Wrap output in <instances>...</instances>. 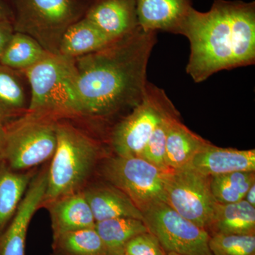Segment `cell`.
<instances>
[{
	"label": "cell",
	"instance_id": "cell-11",
	"mask_svg": "<svg viewBox=\"0 0 255 255\" xmlns=\"http://www.w3.org/2000/svg\"><path fill=\"white\" fill-rule=\"evenodd\" d=\"M48 169L33 175L9 226L0 235V255H26L28 226L42 206L46 194Z\"/></svg>",
	"mask_w": 255,
	"mask_h": 255
},
{
	"label": "cell",
	"instance_id": "cell-9",
	"mask_svg": "<svg viewBox=\"0 0 255 255\" xmlns=\"http://www.w3.org/2000/svg\"><path fill=\"white\" fill-rule=\"evenodd\" d=\"M142 215L149 232L158 239L167 253L213 255L206 230L183 217L165 203H155L142 211Z\"/></svg>",
	"mask_w": 255,
	"mask_h": 255
},
{
	"label": "cell",
	"instance_id": "cell-1",
	"mask_svg": "<svg viewBox=\"0 0 255 255\" xmlns=\"http://www.w3.org/2000/svg\"><path fill=\"white\" fill-rule=\"evenodd\" d=\"M157 32L139 26L103 49L75 58L80 117L105 119L130 112L143 97Z\"/></svg>",
	"mask_w": 255,
	"mask_h": 255
},
{
	"label": "cell",
	"instance_id": "cell-15",
	"mask_svg": "<svg viewBox=\"0 0 255 255\" xmlns=\"http://www.w3.org/2000/svg\"><path fill=\"white\" fill-rule=\"evenodd\" d=\"M45 206L49 211L53 236L95 227L96 221L83 191L55 199Z\"/></svg>",
	"mask_w": 255,
	"mask_h": 255
},
{
	"label": "cell",
	"instance_id": "cell-4",
	"mask_svg": "<svg viewBox=\"0 0 255 255\" xmlns=\"http://www.w3.org/2000/svg\"><path fill=\"white\" fill-rule=\"evenodd\" d=\"M57 145L42 206L83 190L101 154L99 142L73 126L57 123Z\"/></svg>",
	"mask_w": 255,
	"mask_h": 255
},
{
	"label": "cell",
	"instance_id": "cell-20",
	"mask_svg": "<svg viewBox=\"0 0 255 255\" xmlns=\"http://www.w3.org/2000/svg\"><path fill=\"white\" fill-rule=\"evenodd\" d=\"M95 229L104 245L107 255H122L126 245L137 235L148 229L142 220L119 218L96 222Z\"/></svg>",
	"mask_w": 255,
	"mask_h": 255
},
{
	"label": "cell",
	"instance_id": "cell-27",
	"mask_svg": "<svg viewBox=\"0 0 255 255\" xmlns=\"http://www.w3.org/2000/svg\"><path fill=\"white\" fill-rule=\"evenodd\" d=\"M209 247L213 255H255V235H213Z\"/></svg>",
	"mask_w": 255,
	"mask_h": 255
},
{
	"label": "cell",
	"instance_id": "cell-16",
	"mask_svg": "<svg viewBox=\"0 0 255 255\" xmlns=\"http://www.w3.org/2000/svg\"><path fill=\"white\" fill-rule=\"evenodd\" d=\"M82 191L96 222L119 218L143 220L142 211L120 189L110 184L92 186Z\"/></svg>",
	"mask_w": 255,
	"mask_h": 255
},
{
	"label": "cell",
	"instance_id": "cell-34",
	"mask_svg": "<svg viewBox=\"0 0 255 255\" xmlns=\"http://www.w3.org/2000/svg\"><path fill=\"white\" fill-rule=\"evenodd\" d=\"M122 255H128L125 254V253H124V254H122Z\"/></svg>",
	"mask_w": 255,
	"mask_h": 255
},
{
	"label": "cell",
	"instance_id": "cell-7",
	"mask_svg": "<svg viewBox=\"0 0 255 255\" xmlns=\"http://www.w3.org/2000/svg\"><path fill=\"white\" fill-rule=\"evenodd\" d=\"M139 157L115 155L101 167L108 184L120 189L140 211L164 199L166 172Z\"/></svg>",
	"mask_w": 255,
	"mask_h": 255
},
{
	"label": "cell",
	"instance_id": "cell-10",
	"mask_svg": "<svg viewBox=\"0 0 255 255\" xmlns=\"http://www.w3.org/2000/svg\"><path fill=\"white\" fill-rule=\"evenodd\" d=\"M210 179L189 167L167 171L164 203L183 217L207 229L216 203Z\"/></svg>",
	"mask_w": 255,
	"mask_h": 255
},
{
	"label": "cell",
	"instance_id": "cell-29",
	"mask_svg": "<svg viewBox=\"0 0 255 255\" xmlns=\"http://www.w3.org/2000/svg\"><path fill=\"white\" fill-rule=\"evenodd\" d=\"M14 33L12 21H0V57Z\"/></svg>",
	"mask_w": 255,
	"mask_h": 255
},
{
	"label": "cell",
	"instance_id": "cell-17",
	"mask_svg": "<svg viewBox=\"0 0 255 255\" xmlns=\"http://www.w3.org/2000/svg\"><path fill=\"white\" fill-rule=\"evenodd\" d=\"M181 122L179 117L169 127L165 147V164L168 170L185 168L194 157L211 144Z\"/></svg>",
	"mask_w": 255,
	"mask_h": 255
},
{
	"label": "cell",
	"instance_id": "cell-6",
	"mask_svg": "<svg viewBox=\"0 0 255 255\" xmlns=\"http://www.w3.org/2000/svg\"><path fill=\"white\" fill-rule=\"evenodd\" d=\"M178 112L164 90L148 81L140 103L112 128L110 142L116 155L139 157L159 124Z\"/></svg>",
	"mask_w": 255,
	"mask_h": 255
},
{
	"label": "cell",
	"instance_id": "cell-23",
	"mask_svg": "<svg viewBox=\"0 0 255 255\" xmlns=\"http://www.w3.org/2000/svg\"><path fill=\"white\" fill-rule=\"evenodd\" d=\"M50 255H107L105 245L94 228L53 236Z\"/></svg>",
	"mask_w": 255,
	"mask_h": 255
},
{
	"label": "cell",
	"instance_id": "cell-24",
	"mask_svg": "<svg viewBox=\"0 0 255 255\" xmlns=\"http://www.w3.org/2000/svg\"><path fill=\"white\" fill-rule=\"evenodd\" d=\"M255 183V171L231 172L210 179L215 200L223 204L244 200L247 191Z\"/></svg>",
	"mask_w": 255,
	"mask_h": 255
},
{
	"label": "cell",
	"instance_id": "cell-30",
	"mask_svg": "<svg viewBox=\"0 0 255 255\" xmlns=\"http://www.w3.org/2000/svg\"><path fill=\"white\" fill-rule=\"evenodd\" d=\"M13 11L4 0H0V21L10 20L12 21Z\"/></svg>",
	"mask_w": 255,
	"mask_h": 255
},
{
	"label": "cell",
	"instance_id": "cell-26",
	"mask_svg": "<svg viewBox=\"0 0 255 255\" xmlns=\"http://www.w3.org/2000/svg\"><path fill=\"white\" fill-rule=\"evenodd\" d=\"M179 117V113L172 114L163 119L152 132L139 157L162 171H169L165 164V147L171 123Z\"/></svg>",
	"mask_w": 255,
	"mask_h": 255
},
{
	"label": "cell",
	"instance_id": "cell-13",
	"mask_svg": "<svg viewBox=\"0 0 255 255\" xmlns=\"http://www.w3.org/2000/svg\"><path fill=\"white\" fill-rule=\"evenodd\" d=\"M137 21L146 31H162L180 35L192 9V0H135Z\"/></svg>",
	"mask_w": 255,
	"mask_h": 255
},
{
	"label": "cell",
	"instance_id": "cell-28",
	"mask_svg": "<svg viewBox=\"0 0 255 255\" xmlns=\"http://www.w3.org/2000/svg\"><path fill=\"white\" fill-rule=\"evenodd\" d=\"M124 253L128 255H167L158 239L149 231L132 238L126 245Z\"/></svg>",
	"mask_w": 255,
	"mask_h": 255
},
{
	"label": "cell",
	"instance_id": "cell-5",
	"mask_svg": "<svg viewBox=\"0 0 255 255\" xmlns=\"http://www.w3.org/2000/svg\"><path fill=\"white\" fill-rule=\"evenodd\" d=\"M90 0H12L15 32L36 40L48 53L59 54L64 33L85 16Z\"/></svg>",
	"mask_w": 255,
	"mask_h": 255
},
{
	"label": "cell",
	"instance_id": "cell-33",
	"mask_svg": "<svg viewBox=\"0 0 255 255\" xmlns=\"http://www.w3.org/2000/svg\"><path fill=\"white\" fill-rule=\"evenodd\" d=\"M167 255H180L176 254V253H167Z\"/></svg>",
	"mask_w": 255,
	"mask_h": 255
},
{
	"label": "cell",
	"instance_id": "cell-12",
	"mask_svg": "<svg viewBox=\"0 0 255 255\" xmlns=\"http://www.w3.org/2000/svg\"><path fill=\"white\" fill-rule=\"evenodd\" d=\"M84 17L114 41L139 27L135 0H90Z\"/></svg>",
	"mask_w": 255,
	"mask_h": 255
},
{
	"label": "cell",
	"instance_id": "cell-22",
	"mask_svg": "<svg viewBox=\"0 0 255 255\" xmlns=\"http://www.w3.org/2000/svg\"><path fill=\"white\" fill-rule=\"evenodd\" d=\"M49 53L31 36L14 31L0 57V64L22 73Z\"/></svg>",
	"mask_w": 255,
	"mask_h": 255
},
{
	"label": "cell",
	"instance_id": "cell-32",
	"mask_svg": "<svg viewBox=\"0 0 255 255\" xmlns=\"http://www.w3.org/2000/svg\"><path fill=\"white\" fill-rule=\"evenodd\" d=\"M244 200L255 207V183L247 191Z\"/></svg>",
	"mask_w": 255,
	"mask_h": 255
},
{
	"label": "cell",
	"instance_id": "cell-3",
	"mask_svg": "<svg viewBox=\"0 0 255 255\" xmlns=\"http://www.w3.org/2000/svg\"><path fill=\"white\" fill-rule=\"evenodd\" d=\"M29 84L31 99L26 115L33 118L80 117L75 60L49 53L22 72Z\"/></svg>",
	"mask_w": 255,
	"mask_h": 255
},
{
	"label": "cell",
	"instance_id": "cell-19",
	"mask_svg": "<svg viewBox=\"0 0 255 255\" xmlns=\"http://www.w3.org/2000/svg\"><path fill=\"white\" fill-rule=\"evenodd\" d=\"M114 41L91 21L83 17L73 23L64 33L59 55L75 59L103 49Z\"/></svg>",
	"mask_w": 255,
	"mask_h": 255
},
{
	"label": "cell",
	"instance_id": "cell-31",
	"mask_svg": "<svg viewBox=\"0 0 255 255\" xmlns=\"http://www.w3.org/2000/svg\"><path fill=\"white\" fill-rule=\"evenodd\" d=\"M5 138H6V128L0 122V160L3 159Z\"/></svg>",
	"mask_w": 255,
	"mask_h": 255
},
{
	"label": "cell",
	"instance_id": "cell-18",
	"mask_svg": "<svg viewBox=\"0 0 255 255\" xmlns=\"http://www.w3.org/2000/svg\"><path fill=\"white\" fill-rule=\"evenodd\" d=\"M213 235H255V207L246 200L215 204L207 229Z\"/></svg>",
	"mask_w": 255,
	"mask_h": 255
},
{
	"label": "cell",
	"instance_id": "cell-2",
	"mask_svg": "<svg viewBox=\"0 0 255 255\" xmlns=\"http://www.w3.org/2000/svg\"><path fill=\"white\" fill-rule=\"evenodd\" d=\"M180 35L190 44L186 71L196 83L222 70L253 65L255 1L214 0L206 12L193 7Z\"/></svg>",
	"mask_w": 255,
	"mask_h": 255
},
{
	"label": "cell",
	"instance_id": "cell-25",
	"mask_svg": "<svg viewBox=\"0 0 255 255\" xmlns=\"http://www.w3.org/2000/svg\"><path fill=\"white\" fill-rule=\"evenodd\" d=\"M18 73L0 64V119L27 112L26 93Z\"/></svg>",
	"mask_w": 255,
	"mask_h": 255
},
{
	"label": "cell",
	"instance_id": "cell-21",
	"mask_svg": "<svg viewBox=\"0 0 255 255\" xmlns=\"http://www.w3.org/2000/svg\"><path fill=\"white\" fill-rule=\"evenodd\" d=\"M33 177L0 166V235L11 221Z\"/></svg>",
	"mask_w": 255,
	"mask_h": 255
},
{
	"label": "cell",
	"instance_id": "cell-14",
	"mask_svg": "<svg viewBox=\"0 0 255 255\" xmlns=\"http://www.w3.org/2000/svg\"><path fill=\"white\" fill-rule=\"evenodd\" d=\"M188 167L210 177L255 171V150L225 148L211 143L194 157Z\"/></svg>",
	"mask_w": 255,
	"mask_h": 255
},
{
	"label": "cell",
	"instance_id": "cell-8",
	"mask_svg": "<svg viewBox=\"0 0 255 255\" xmlns=\"http://www.w3.org/2000/svg\"><path fill=\"white\" fill-rule=\"evenodd\" d=\"M56 122L25 116L9 128L3 159L13 171L26 170L52 158L57 145Z\"/></svg>",
	"mask_w": 255,
	"mask_h": 255
}]
</instances>
